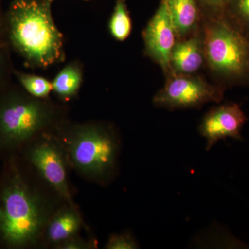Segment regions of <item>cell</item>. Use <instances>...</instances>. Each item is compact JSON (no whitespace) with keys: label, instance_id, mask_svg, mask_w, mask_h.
<instances>
[{"label":"cell","instance_id":"cell-1","mask_svg":"<svg viewBox=\"0 0 249 249\" xmlns=\"http://www.w3.org/2000/svg\"><path fill=\"white\" fill-rule=\"evenodd\" d=\"M58 209L45 193L15 173L0 192V237L16 248L37 245Z\"/></svg>","mask_w":249,"mask_h":249},{"label":"cell","instance_id":"cell-2","mask_svg":"<svg viewBox=\"0 0 249 249\" xmlns=\"http://www.w3.org/2000/svg\"><path fill=\"white\" fill-rule=\"evenodd\" d=\"M48 0H16L10 24L13 42L32 65L47 67L63 60V39Z\"/></svg>","mask_w":249,"mask_h":249},{"label":"cell","instance_id":"cell-3","mask_svg":"<svg viewBox=\"0 0 249 249\" xmlns=\"http://www.w3.org/2000/svg\"><path fill=\"white\" fill-rule=\"evenodd\" d=\"M57 138L65 150L70 166L84 178L105 183L115 174L120 141L110 127L78 124Z\"/></svg>","mask_w":249,"mask_h":249},{"label":"cell","instance_id":"cell-4","mask_svg":"<svg viewBox=\"0 0 249 249\" xmlns=\"http://www.w3.org/2000/svg\"><path fill=\"white\" fill-rule=\"evenodd\" d=\"M205 59L223 83L249 86V36L224 14L203 16Z\"/></svg>","mask_w":249,"mask_h":249},{"label":"cell","instance_id":"cell-5","mask_svg":"<svg viewBox=\"0 0 249 249\" xmlns=\"http://www.w3.org/2000/svg\"><path fill=\"white\" fill-rule=\"evenodd\" d=\"M54 118L53 108L42 99L9 101L0 107V147L11 149L28 145L46 133Z\"/></svg>","mask_w":249,"mask_h":249},{"label":"cell","instance_id":"cell-6","mask_svg":"<svg viewBox=\"0 0 249 249\" xmlns=\"http://www.w3.org/2000/svg\"><path fill=\"white\" fill-rule=\"evenodd\" d=\"M27 158L39 177L64 203L77 207L69 183L70 165L57 137L46 132L33 140L28 144Z\"/></svg>","mask_w":249,"mask_h":249},{"label":"cell","instance_id":"cell-7","mask_svg":"<svg viewBox=\"0 0 249 249\" xmlns=\"http://www.w3.org/2000/svg\"><path fill=\"white\" fill-rule=\"evenodd\" d=\"M225 88L210 84L199 76L173 75L153 98L156 107L174 109H196L206 103H219L224 98Z\"/></svg>","mask_w":249,"mask_h":249},{"label":"cell","instance_id":"cell-8","mask_svg":"<svg viewBox=\"0 0 249 249\" xmlns=\"http://www.w3.org/2000/svg\"><path fill=\"white\" fill-rule=\"evenodd\" d=\"M145 55L158 64L165 74L173 76L170 67L172 52L178 41L165 0H161L142 32Z\"/></svg>","mask_w":249,"mask_h":249},{"label":"cell","instance_id":"cell-9","mask_svg":"<svg viewBox=\"0 0 249 249\" xmlns=\"http://www.w3.org/2000/svg\"><path fill=\"white\" fill-rule=\"evenodd\" d=\"M247 121L237 103H225L210 109L201 119L198 128L201 136L206 139V150H211L222 139H242L241 130Z\"/></svg>","mask_w":249,"mask_h":249},{"label":"cell","instance_id":"cell-10","mask_svg":"<svg viewBox=\"0 0 249 249\" xmlns=\"http://www.w3.org/2000/svg\"><path fill=\"white\" fill-rule=\"evenodd\" d=\"M206 62L202 36L193 34L178 40L170 58L173 75L196 74Z\"/></svg>","mask_w":249,"mask_h":249},{"label":"cell","instance_id":"cell-11","mask_svg":"<svg viewBox=\"0 0 249 249\" xmlns=\"http://www.w3.org/2000/svg\"><path fill=\"white\" fill-rule=\"evenodd\" d=\"M83 220L78 209L65 204L53 214L46 227L43 240L57 249L64 242L78 235Z\"/></svg>","mask_w":249,"mask_h":249},{"label":"cell","instance_id":"cell-12","mask_svg":"<svg viewBox=\"0 0 249 249\" xmlns=\"http://www.w3.org/2000/svg\"><path fill=\"white\" fill-rule=\"evenodd\" d=\"M178 40L196 34L202 19L196 0H165Z\"/></svg>","mask_w":249,"mask_h":249},{"label":"cell","instance_id":"cell-13","mask_svg":"<svg viewBox=\"0 0 249 249\" xmlns=\"http://www.w3.org/2000/svg\"><path fill=\"white\" fill-rule=\"evenodd\" d=\"M83 81V72L76 62L70 63L59 72L52 82V91L65 101L74 97Z\"/></svg>","mask_w":249,"mask_h":249},{"label":"cell","instance_id":"cell-14","mask_svg":"<svg viewBox=\"0 0 249 249\" xmlns=\"http://www.w3.org/2000/svg\"><path fill=\"white\" fill-rule=\"evenodd\" d=\"M111 35L119 41L125 40L132 31V19L125 0H116L109 23Z\"/></svg>","mask_w":249,"mask_h":249},{"label":"cell","instance_id":"cell-15","mask_svg":"<svg viewBox=\"0 0 249 249\" xmlns=\"http://www.w3.org/2000/svg\"><path fill=\"white\" fill-rule=\"evenodd\" d=\"M223 14L249 36V0H231Z\"/></svg>","mask_w":249,"mask_h":249},{"label":"cell","instance_id":"cell-16","mask_svg":"<svg viewBox=\"0 0 249 249\" xmlns=\"http://www.w3.org/2000/svg\"><path fill=\"white\" fill-rule=\"evenodd\" d=\"M21 84L32 97L45 99L52 91V84L43 77L23 74L19 76Z\"/></svg>","mask_w":249,"mask_h":249},{"label":"cell","instance_id":"cell-17","mask_svg":"<svg viewBox=\"0 0 249 249\" xmlns=\"http://www.w3.org/2000/svg\"><path fill=\"white\" fill-rule=\"evenodd\" d=\"M106 249H137L139 248L137 241L129 232L120 234H113L109 236Z\"/></svg>","mask_w":249,"mask_h":249},{"label":"cell","instance_id":"cell-18","mask_svg":"<svg viewBox=\"0 0 249 249\" xmlns=\"http://www.w3.org/2000/svg\"><path fill=\"white\" fill-rule=\"evenodd\" d=\"M199 9L201 10V16H217L224 14L231 0H196Z\"/></svg>","mask_w":249,"mask_h":249},{"label":"cell","instance_id":"cell-19","mask_svg":"<svg viewBox=\"0 0 249 249\" xmlns=\"http://www.w3.org/2000/svg\"><path fill=\"white\" fill-rule=\"evenodd\" d=\"M93 245L88 241L83 240L79 235L74 236L69 239L57 249H88L92 248Z\"/></svg>","mask_w":249,"mask_h":249},{"label":"cell","instance_id":"cell-20","mask_svg":"<svg viewBox=\"0 0 249 249\" xmlns=\"http://www.w3.org/2000/svg\"><path fill=\"white\" fill-rule=\"evenodd\" d=\"M49 1H50L51 3L52 2V1H54V0H48Z\"/></svg>","mask_w":249,"mask_h":249}]
</instances>
